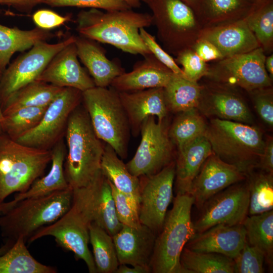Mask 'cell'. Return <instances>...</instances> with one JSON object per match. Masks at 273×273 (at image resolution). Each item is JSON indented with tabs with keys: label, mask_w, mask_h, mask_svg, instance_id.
I'll use <instances>...</instances> for the list:
<instances>
[{
	"label": "cell",
	"mask_w": 273,
	"mask_h": 273,
	"mask_svg": "<svg viewBox=\"0 0 273 273\" xmlns=\"http://www.w3.org/2000/svg\"><path fill=\"white\" fill-rule=\"evenodd\" d=\"M183 1V0H182Z\"/></svg>",
	"instance_id": "58"
},
{
	"label": "cell",
	"mask_w": 273,
	"mask_h": 273,
	"mask_svg": "<svg viewBox=\"0 0 273 273\" xmlns=\"http://www.w3.org/2000/svg\"><path fill=\"white\" fill-rule=\"evenodd\" d=\"M46 0H0V5L12 7L19 11L30 12L36 5L44 3Z\"/></svg>",
	"instance_id": "50"
},
{
	"label": "cell",
	"mask_w": 273,
	"mask_h": 273,
	"mask_svg": "<svg viewBox=\"0 0 273 273\" xmlns=\"http://www.w3.org/2000/svg\"><path fill=\"white\" fill-rule=\"evenodd\" d=\"M255 108L261 119L267 125H273V96L270 87L251 92Z\"/></svg>",
	"instance_id": "46"
},
{
	"label": "cell",
	"mask_w": 273,
	"mask_h": 273,
	"mask_svg": "<svg viewBox=\"0 0 273 273\" xmlns=\"http://www.w3.org/2000/svg\"><path fill=\"white\" fill-rule=\"evenodd\" d=\"M140 178L138 213L140 221L156 234L161 230L173 199L175 162L158 172Z\"/></svg>",
	"instance_id": "13"
},
{
	"label": "cell",
	"mask_w": 273,
	"mask_h": 273,
	"mask_svg": "<svg viewBox=\"0 0 273 273\" xmlns=\"http://www.w3.org/2000/svg\"><path fill=\"white\" fill-rule=\"evenodd\" d=\"M63 88L34 80L20 88L2 106V115L24 107L48 106Z\"/></svg>",
	"instance_id": "29"
},
{
	"label": "cell",
	"mask_w": 273,
	"mask_h": 273,
	"mask_svg": "<svg viewBox=\"0 0 273 273\" xmlns=\"http://www.w3.org/2000/svg\"><path fill=\"white\" fill-rule=\"evenodd\" d=\"M44 4L53 7L91 8L106 11L125 10L130 8L122 0H46Z\"/></svg>",
	"instance_id": "44"
},
{
	"label": "cell",
	"mask_w": 273,
	"mask_h": 273,
	"mask_svg": "<svg viewBox=\"0 0 273 273\" xmlns=\"http://www.w3.org/2000/svg\"><path fill=\"white\" fill-rule=\"evenodd\" d=\"M246 177L245 172L212 153L193 180L189 194L193 199V205L200 209L209 198Z\"/></svg>",
	"instance_id": "16"
},
{
	"label": "cell",
	"mask_w": 273,
	"mask_h": 273,
	"mask_svg": "<svg viewBox=\"0 0 273 273\" xmlns=\"http://www.w3.org/2000/svg\"><path fill=\"white\" fill-rule=\"evenodd\" d=\"M15 241L7 240L6 242L0 247V256L4 254L14 244Z\"/></svg>",
	"instance_id": "53"
},
{
	"label": "cell",
	"mask_w": 273,
	"mask_h": 273,
	"mask_svg": "<svg viewBox=\"0 0 273 273\" xmlns=\"http://www.w3.org/2000/svg\"><path fill=\"white\" fill-rule=\"evenodd\" d=\"M198 38L213 43L223 58L248 53L260 47L244 19L206 28L200 31Z\"/></svg>",
	"instance_id": "20"
},
{
	"label": "cell",
	"mask_w": 273,
	"mask_h": 273,
	"mask_svg": "<svg viewBox=\"0 0 273 273\" xmlns=\"http://www.w3.org/2000/svg\"><path fill=\"white\" fill-rule=\"evenodd\" d=\"M75 40V38L53 57L36 80L82 92L95 86L93 78L79 62Z\"/></svg>",
	"instance_id": "17"
},
{
	"label": "cell",
	"mask_w": 273,
	"mask_h": 273,
	"mask_svg": "<svg viewBox=\"0 0 273 273\" xmlns=\"http://www.w3.org/2000/svg\"><path fill=\"white\" fill-rule=\"evenodd\" d=\"M101 170L105 177L139 208L140 178L132 175L126 164L108 144L105 145Z\"/></svg>",
	"instance_id": "28"
},
{
	"label": "cell",
	"mask_w": 273,
	"mask_h": 273,
	"mask_svg": "<svg viewBox=\"0 0 273 273\" xmlns=\"http://www.w3.org/2000/svg\"><path fill=\"white\" fill-rule=\"evenodd\" d=\"M248 243L260 249L265 260L272 268L273 264V211L247 215L242 222Z\"/></svg>",
	"instance_id": "31"
},
{
	"label": "cell",
	"mask_w": 273,
	"mask_h": 273,
	"mask_svg": "<svg viewBox=\"0 0 273 273\" xmlns=\"http://www.w3.org/2000/svg\"><path fill=\"white\" fill-rule=\"evenodd\" d=\"M144 57L131 71L115 78L110 86L118 92L165 87L173 73L152 54Z\"/></svg>",
	"instance_id": "22"
},
{
	"label": "cell",
	"mask_w": 273,
	"mask_h": 273,
	"mask_svg": "<svg viewBox=\"0 0 273 273\" xmlns=\"http://www.w3.org/2000/svg\"><path fill=\"white\" fill-rule=\"evenodd\" d=\"M256 168L273 173V140L271 137L265 141L263 152Z\"/></svg>",
	"instance_id": "49"
},
{
	"label": "cell",
	"mask_w": 273,
	"mask_h": 273,
	"mask_svg": "<svg viewBox=\"0 0 273 273\" xmlns=\"http://www.w3.org/2000/svg\"><path fill=\"white\" fill-rule=\"evenodd\" d=\"M72 35L55 43L40 41L6 67L0 77V106L14 92L35 80L53 57L75 40Z\"/></svg>",
	"instance_id": "11"
},
{
	"label": "cell",
	"mask_w": 273,
	"mask_h": 273,
	"mask_svg": "<svg viewBox=\"0 0 273 273\" xmlns=\"http://www.w3.org/2000/svg\"><path fill=\"white\" fill-rule=\"evenodd\" d=\"M76 22L79 36L109 44L131 54L144 57L152 54L140 33L141 28L153 24L150 15L129 9L103 12L91 9L80 12Z\"/></svg>",
	"instance_id": "1"
},
{
	"label": "cell",
	"mask_w": 273,
	"mask_h": 273,
	"mask_svg": "<svg viewBox=\"0 0 273 273\" xmlns=\"http://www.w3.org/2000/svg\"><path fill=\"white\" fill-rule=\"evenodd\" d=\"M249 197L246 179L217 193L200 208V215L194 223L196 232H203L219 224L242 223L248 215Z\"/></svg>",
	"instance_id": "14"
},
{
	"label": "cell",
	"mask_w": 273,
	"mask_h": 273,
	"mask_svg": "<svg viewBox=\"0 0 273 273\" xmlns=\"http://www.w3.org/2000/svg\"><path fill=\"white\" fill-rule=\"evenodd\" d=\"M99 172L87 186L73 190L71 206L63 215L39 229L28 240L31 243L44 236L53 237L61 247L72 252L76 259L84 261L90 273H97L88 243L89 226L95 220L96 190Z\"/></svg>",
	"instance_id": "2"
},
{
	"label": "cell",
	"mask_w": 273,
	"mask_h": 273,
	"mask_svg": "<svg viewBox=\"0 0 273 273\" xmlns=\"http://www.w3.org/2000/svg\"><path fill=\"white\" fill-rule=\"evenodd\" d=\"M26 240L20 236L0 256V273H56V269L36 260L30 253Z\"/></svg>",
	"instance_id": "32"
},
{
	"label": "cell",
	"mask_w": 273,
	"mask_h": 273,
	"mask_svg": "<svg viewBox=\"0 0 273 273\" xmlns=\"http://www.w3.org/2000/svg\"><path fill=\"white\" fill-rule=\"evenodd\" d=\"M235 273L264 272L263 252L246 241L237 256L233 259Z\"/></svg>",
	"instance_id": "41"
},
{
	"label": "cell",
	"mask_w": 273,
	"mask_h": 273,
	"mask_svg": "<svg viewBox=\"0 0 273 273\" xmlns=\"http://www.w3.org/2000/svg\"><path fill=\"white\" fill-rule=\"evenodd\" d=\"M265 56L261 47L248 53L224 58L209 74L231 85L248 92L270 87L271 80L265 67Z\"/></svg>",
	"instance_id": "15"
},
{
	"label": "cell",
	"mask_w": 273,
	"mask_h": 273,
	"mask_svg": "<svg viewBox=\"0 0 273 273\" xmlns=\"http://www.w3.org/2000/svg\"><path fill=\"white\" fill-rule=\"evenodd\" d=\"M149 1L152 2L153 23L164 47L176 54L191 48L200 32L192 8L182 0Z\"/></svg>",
	"instance_id": "9"
},
{
	"label": "cell",
	"mask_w": 273,
	"mask_h": 273,
	"mask_svg": "<svg viewBox=\"0 0 273 273\" xmlns=\"http://www.w3.org/2000/svg\"><path fill=\"white\" fill-rule=\"evenodd\" d=\"M109 183L117 217L120 222L132 228L140 227L142 224L139 219L138 206L110 181Z\"/></svg>",
	"instance_id": "42"
},
{
	"label": "cell",
	"mask_w": 273,
	"mask_h": 273,
	"mask_svg": "<svg viewBox=\"0 0 273 273\" xmlns=\"http://www.w3.org/2000/svg\"><path fill=\"white\" fill-rule=\"evenodd\" d=\"M126 3L130 7H136L141 2H148L149 0H122Z\"/></svg>",
	"instance_id": "54"
},
{
	"label": "cell",
	"mask_w": 273,
	"mask_h": 273,
	"mask_svg": "<svg viewBox=\"0 0 273 273\" xmlns=\"http://www.w3.org/2000/svg\"><path fill=\"white\" fill-rule=\"evenodd\" d=\"M70 19L69 16H61L47 9L38 10L32 15V20L36 27L48 30L59 27Z\"/></svg>",
	"instance_id": "47"
},
{
	"label": "cell",
	"mask_w": 273,
	"mask_h": 273,
	"mask_svg": "<svg viewBox=\"0 0 273 273\" xmlns=\"http://www.w3.org/2000/svg\"><path fill=\"white\" fill-rule=\"evenodd\" d=\"M94 222L112 237L119 231L123 225L117 217L109 181L101 170L96 187Z\"/></svg>",
	"instance_id": "35"
},
{
	"label": "cell",
	"mask_w": 273,
	"mask_h": 273,
	"mask_svg": "<svg viewBox=\"0 0 273 273\" xmlns=\"http://www.w3.org/2000/svg\"><path fill=\"white\" fill-rule=\"evenodd\" d=\"M175 61L182 65L185 77L191 81L198 82L201 77L209 74V69L206 62L191 48L179 52Z\"/></svg>",
	"instance_id": "43"
},
{
	"label": "cell",
	"mask_w": 273,
	"mask_h": 273,
	"mask_svg": "<svg viewBox=\"0 0 273 273\" xmlns=\"http://www.w3.org/2000/svg\"><path fill=\"white\" fill-rule=\"evenodd\" d=\"M56 36L50 30L38 27L23 30L0 24V72L3 73L15 53L28 50L36 43L47 41Z\"/></svg>",
	"instance_id": "26"
},
{
	"label": "cell",
	"mask_w": 273,
	"mask_h": 273,
	"mask_svg": "<svg viewBox=\"0 0 273 273\" xmlns=\"http://www.w3.org/2000/svg\"><path fill=\"white\" fill-rule=\"evenodd\" d=\"M48 106L24 107L2 115V132L16 141L35 127Z\"/></svg>",
	"instance_id": "39"
},
{
	"label": "cell",
	"mask_w": 273,
	"mask_h": 273,
	"mask_svg": "<svg viewBox=\"0 0 273 273\" xmlns=\"http://www.w3.org/2000/svg\"><path fill=\"white\" fill-rule=\"evenodd\" d=\"M82 102V92L64 87L48 106L38 125L16 142L44 150L51 149L65 135L69 116Z\"/></svg>",
	"instance_id": "10"
},
{
	"label": "cell",
	"mask_w": 273,
	"mask_h": 273,
	"mask_svg": "<svg viewBox=\"0 0 273 273\" xmlns=\"http://www.w3.org/2000/svg\"><path fill=\"white\" fill-rule=\"evenodd\" d=\"M180 262L187 273H234V260L217 253L197 252L185 247Z\"/></svg>",
	"instance_id": "33"
},
{
	"label": "cell",
	"mask_w": 273,
	"mask_h": 273,
	"mask_svg": "<svg viewBox=\"0 0 273 273\" xmlns=\"http://www.w3.org/2000/svg\"><path fill=\"white\" fill-rule=\"evenodd\" d=\"M118 93L134 137L140 134L142 124L148 117H156L158 121L162 122L167 116L168 110L163 87Z\"/></svg>",
	"instance_id": "18"
},
{
	"label": "cell",
	"mask_w": 273,
	"mask_h": 273,
	"mask_svg": "<svg viewBox=\"0 0 273 273\" xmlns=\"http://www.w3.org/2000/svg\"><path fill=\"white\" fill-rule=\"evenodd\" d=\"M65 136L67 153L64 168L72 189L87 186L101 168L105 145L96 134L81 103L71 113Z\"/></svg>",
	"instance_id": "3"
},
{
	"label": "cell",
	"mask_w": 273,
	"mask_h": 273,
	"mask_svg": "<svg viewBox=\"0 0 273 273\" xmlns=\"http://www.w3.org/2000/svg\"><path fill=\"white\" fill-rule=\"evenodd\" d=\"M244 19L263 50L270 49L273 42L272 1L258 0Z\"/></svg>",
	"instance_id": "40"
},
{
	"label": "cell",
	"mask_w": 273,
	"mask_h": 273,
	"mask_svg": "<svg viewBox=\"0 0 273 273\" xmlns=\"http://www.w3.org/2000/svg\"><path fill=\"white\" fill-rule=\"evenodd\" d=\"M1 75H2V73L0 72V77L1 76ZM2 119V113L1 107V106H0V119H1V121Z\"/></svg>",
	"instance_id": "56"
},
{
	"label": "cell",
	"mask_w": 273,
	"mask_h": 273,
	"mask_svg": "<svg viewBox=\"0 0 273 273\" xmlns=\"http://www.w3.org/2000/svg\"><path fill=\"white\" fill-rule=\"evenodd\" d=\"M51 150L52 166L47 175L36 179L26 191L16 193L12 200L5 202L7 204H13L26 198L46 195L69 187L64 172L67 149L63 139Z\"/></svg>",
	"instance_id": "25"
},
{
	"label": "cell",
	"mask_w": 273,
	"mask_h": 273,
	"mask_svg": "<svg viewBox=\"0 0 273 273\" xmlns=\"http://www.w3.org/2000/svg\"><path fill=\"white\" fill-rule=\"evenodd\" d=\"M73 189L70 187L49 194L28 198L13 204H0V230L7 240L26 241L42 227L50 224L70 208Z\"/></svg>",
	"instance_id": "4"
},
{
	"label": "cell",
	"mask_w": 273,
	"mask_h": 273,
	"mask_svg": "<svg viewBox=\"0 0 273 273\" xmlns=\"http://www.w3.org/2000/svg\"><path fill=\"white\" fill-rule=\"evenodd\" d=\"M81 103L97 136L121 159L126 158L131 130L118 92L95 86L82 92Z\"/></svg>",
	"instance_id": "7"
},
{
	"label": "cell",
	"mask_w": 273,
	"mask_h": 273,
	"mask_svg": "<svg viewBox=\"0 0 273 273\" xmlns=\"http://www.w3.org/2000/svg\"><path fill=\"white\" fill-rule=\"evenodd\" d=\"M141 140L132 158L126 163L128 171L138 177L154 174L172 161V145L164 121L151 116L143 122Z\"/></svg>",
	"instance_id": "12"
},
{
	"label": "cell",
	"mask_w": 273,
	"mask_h": 273,
	"mask_svg": "<svg viewBox=\"0 0 273 273\" xmlns=\"http://www.w3.org/2000/svg\"><path fill=\"white\" fill-rule=\"evenodd\" d=\"M89 235L97 272L115 273L119 263L112 237L94 222Z\"/></svg>",
	"instance_id": "37"
},
{
	"label": "cell",
	"mask_w": 273,
	"mask_h": 273,
	"mask_svg": "<svg viewBox=\"0 0 273 273\" xmlns=\"http://www.w3.org/2000/svg\"><path fill=\"white\" fill-rule=\"evenodd\" d=\"M156 236L142 224L136 228L122 225L112 236L119 264L140 265L150 269Z\"/></svg>",
	"instance_id": "19"
},
{
	"label": "cell",
	"mask_w": 273,
	"mask_h": 273,
	"mask_svg": "<svg viewBox=\"0 0 273 273\" xmlns=\"http://www.w3.org/2000/svg\"><path fill=\"white\" fill-rule=\"evenodd\" d=\"M177 149L175 162L176 194H189L193 180L204 162L213 152L205 135L195 139Z\"/></svg>",
	"instance_id": "23"
},
{
	"label": "cell",
	"mask_w": 273,
	"mask_h": 273,
	"mask_svg": "<svg viewBox=\"0 0 273 273\" xmlns=\"http://www.w3.org/2000/svg\"><path fill=\"white\" fill-rule=\"evenodd\" d=\"M246 241L242 223L233 225L219 224L197 233L185 247L197 252H214L234 259Z\"/></svg>",
	"instance_id": "21"
},
{
	"label": "cell",
	"mask_w": 273,
	"mask_h": 273,
	"mask_svg": "<svg viewBox=\"0 0 273 273\" xmlns=\"http://www.w3.org/2000/svg\"><path fill=\"white\" fill-rule=\"evenodd\" d=\"M75 43L78 59L87 68L95 86L109 87L115 78L124 72L119 64L106 57L96 41L79 36H75Z\"/></svg>",
	"instance_id": "24"
},
{
	"label": "cell",
	"mask_w": 273,
	"mask_h": 273,
	"mask_svg": "<svg viewBox=\"0 0 273 273\" xmlns=\"http://www.w3.org/2000/svg\"><path fill=\"white\" fill-rule=\"evenodd\" d=\"M2 132V126H1V119H0V133Z\"/></svg>",
	"instance_id": "57"
},
{
	"label": "cell",
	"mask_w": 273,
	"mask_h": 273,
	"mask_svg": "<svg viewBox=\"0 0 273 273\" xmlns=\"http://www.w3.org/2000/svg\"><path fill=\"white\" fill-rule=\"evenodd\" d=\"M168 129V135L177 148L205 135L207 124L197 108L178 113Z\"/></svg>",
	"instance_id": "38"
},
{
	"label": "cell",
	"mask_w": 273,
	"mask_h": 273,
	"mask_svg": "<svg viewBox=\"0 0 273 273\" xmlns=\"http://www.w3.org/2000/svg\"><path fill=\"white\" fill-rule=\"evenodd\" d=\"M205 135L212 152L224 162L246 174L257 167L265 144L257 128L214 118L207 124Z\"/></svg>",
	"instance_id": "6"
},
{
	"label": "cell",
	"mask_w": 273,
	"mask_h": 273,
	"mask_svg": "<svg viewBox=\"0 0 273 273\" xmlns=\"http://www.w3.org/2000/svg\"><path fill=\"white\" fill-rule=\"evenodd\" d=\"M163 88L168 111L176 113L197 108L203 92L198 82L174 73Z\"/></svg>",
	"instance_id": "30"
},
{
	"label": "cell",
	"mask_w": 273,
	"mask_h": 273,
	"mask_svg": "<svg viewBox=\"0 0 273 273\" xmlns=\"http://www.w3.org/2000/svg\"><path fill=\"white\" fill-rule=\"evenodd\" d=\"M265 67L266 71L269 73V76L270 78L273 77V55H271L265 58Z\"/></svg>",
	"instance_id": "52"
},
{
	"label": "cell",
	"mask_w": 273,
	"mask_h": 273,
	"mask_svg": "<svg viewBox=\"0 0 273 273\" xmlns=\"http://www.w3.org/2000/svg\"><path fill=\"white\" fill-rule=\"evenodd\" d=\"M151 272L149 268L140 265L128 267L125 264H119L115 273H149Z\"/></svg>",
	"instance_id": "51"
},
{
	"label": "cell",
	"mask_w": 273,
	"mask_h": 273,
	"mask_svg": "<svg viewBox=\"0 0 273 273\" xmlns=\"http://www.w3.org/2000/svg\"><path fill=\"white\" fill-rule=\"evenodd\" d=\"M258 0H200L199 9L212 24L244 19Z\"/></svg>",
	"instance_id": "34"
},
{
	"label": "cell",
	"mask_w": 273,
	"mask_h": 273,
	"mask_svg": "<svg viewBox=\"0 0 273 273\" xmlns=\"http://www.w3.org/2000/svg\"><path fill=\"white\" fill-rule=\"evenodd\" d=\"M183 2L191 8L193 7L195 9H199L200 0H183Z\"/></svg>",
	"instance_id": "55"
},
{
	"label": "cell",
	"mask_w": 273,
	"mask_h": 273,
	"mask_svg": "<svg viewBox=\"0 0 273 273\" xmlns=\"http://www.w3.org/2000/svg\"><path fill=\"white\" fill-rule=\"evenodd\" d=\"M140 33L148 50L160 63L174 74L185 77L183 70L177 65L174 59L158 43L154 36L144 28L140 29Z\"/></svg>",
	"instance_id": "45"
},
{
	"label": "cell",
	"mask_w": 273,
	"mask_h": 273,
	"mask_svg": "<svg viewBox=\"0 0 273 273\" xmlns=\"http://www.w3.org/2000/svg\"><path fill=\"white\" fill-rule=\"evenodd\" d=\"M206 115L245 124L252 121V115L244 102L229 92L216 90L201 97L197 107Z\"/></svg>",
	"instance_id": "27"
},
{
	"label": "cell",
	"mask_w": 273,
	"mask_h": 273,
	"mask_svg": "<svg viewBox=\"0 0 273 273\" xmlns=\"http://www.w3.org/2000/svg\"><path fill=\"white\" fill-rule=\"evenodd\" d=\"M252 169L247 173L246 177L249 195L248 215L273 208V173L261 169L254 172Z\"/></svg>",
	"instance_id": "36"
},
{
	"label": "cell",
	"mask_w": 273,
	"mask_h": 273,
	"mask_svg": "<svg viewBox=\"0 0 273 273\" xmlns=\"http://www.w3.org/2000/svg\"><path fill=\"white\" fill-rule=\"evenodd\" d=\"M51 158V150L26 146L0 133V204L13 193L26 191Z\"/></svg>",
	"instance_id": "8"
},
{
	"label": "cell",
	"mask_w": 273,
	"mask_h": 273,
	"mask_svg": "<svg viewBox=\"0 0 273 273\" xmlns=\"http://www.w3.org/2000/svg\"><path fill=\"white\" fill-rule=\"evenodd\" d=\"M191 48L205 62L223 58L216 47L203 38H198Z\"/></svg>",
	"instance_id": "48"
},
{
	"label": "cell",
	"mask_w": 273,
	"mask_h": 273,
	"mask_svg": "<svg viewBox=\"0 0 273 273\" xmlns=\"http://www.w3.org/2000/svg\"><path fill=\"white\" fill-rule=\"evenodd\" d=\"M173 202L155 239L151 272L187 273L181 265L180 257L186 244L197 233L191 218L193 199L188 194H177Z\"/></svg>",
	"instance_id": "5"
}]
</instances>
